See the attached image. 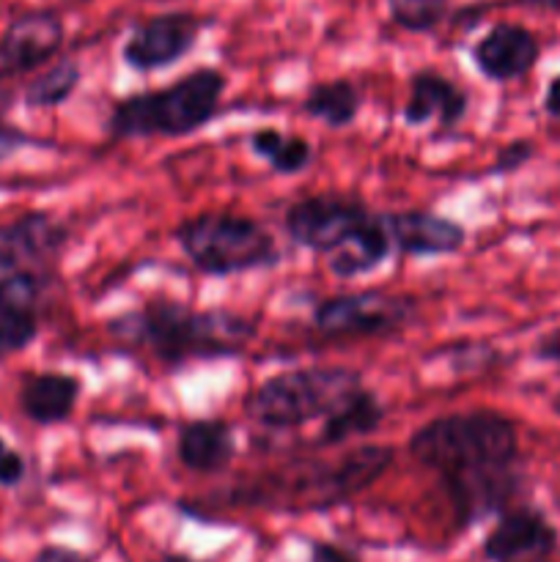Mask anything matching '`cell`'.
Masks as SVG:
<instances>
[{"instance_id":"obj_1","label":"cell","mask_w":560,"mask_h":562,"mask_svg":"<svg viewBox=\"0 0 560 562\" xmlns=\"http://www.w3.org/2000/svg\"><path fill=\"white\" fill-rule=\"evenodd\" d=\"M406 448L417 464L443 477L461 527L503 514L522 488L519 431L494 409L434 417Z\"/></svg>"},{"instance_id":"obj_2","label":"cell","mask_w":560,"mask_h":562,"mask_svg":"<svg viewBox=\"0 0 560 562\" xmlns=\"http://www.w3.org/2000/svg\"><path fill=\"white\" fill-rule=\"evenodd\" d=\"M104 333L115 344L148 351L168 371H181L190 362L242 355L256 338L258 324L225 307L195 311L184 302L154 300L113 316Z\"/></svg>"},{"instance_id":"obj_3","label":"cell","mask_w":560,"mask_h":562,"mask_svg":"<svg viewBox=\"0 0 560 562\" xmlns=\"http://www.w3.org/2000/svg\"><path fill=\"white\" fill-rule=\"evenodd\" d=\"M228 77L212 66H201L165 88L130 93L113 104L108 115L110 140L137 137H187L203 130L220 113Z\"/></svg>"},{"instance_id":"obj_4","label":"cell","mask_w":560,"mask_h":562,"mask_svg":"<svg viewBox=\"0 0 560 562\" xmlns=\"http://www.w3.org/2000/svg\"><path fill=\"white\" fill-rule=\"evenodd\" d=\"M362 384V373L355 368H291L275 373L245 395V415L267 431H296L333 415Z\"/></svg>"},{"instance_id":"obj_5","label":"cell","mask_w":560,"mask_h":562,"mask_svg":"<svg viewBox=\"0 0 560 562\" xmlns=\"http://www.w3.org/2000/svg\"><path fill=\"white\" fill-rule=\"evenodd\" d=\"M173 241L198 272L217 280L272 269L283 261L275 236L258 220L242 214H198L173 231Z\"/></svg>"},{"instance_id":"obj_6","label":"cell","mask_w":560,"mask_h":562,"mask_svg":"<svg viewBox=\"0 0 560 562\" xmlns=\"http://www.w3.org/2000/svg\"><path fill=\"white\" fill-rule=\"evenodd\" d=\"M393 448L388 445H366V448H355L338 461H311V464L296 467L294 472H283L278 481H264V488H253L242 503H247L256 494L278 488V492L267 494L258 505H294L302 510H327L333 505L346 503L349 497L360 494L371 483H377L384 475L390 464H393Z\"/></svg>"},{"instance_id":"obj_7","label":"cell","mask_w":560,"mask_h":562,"mask_svg":"<svg viewBox=\"0 0 560 562\" xmlns=\"http://www.w3.org/2000/svg\"><path fill=\"white\" fill-rule=\"evenodd\" d=\"M417 318V300L388 291L327 296L313 307V329L324 338H384Z\"/></svg>"},{"instance_id":"obj_8","label":"cell","mask_w":560,"mask_h":562,"mask_svg":"<svg viewBox=\"0 0 560 562\" xmlns=\"http://www.w3.org/2000/svg\"><path fill=\"white\" fill-rule=\"evenodd\" d=\"M371 217L373 212L360 198L311 195L285 209L283 231L296 247L327 258Z\"/></svg>"},{"instance_id":"obj_9","label":"cell","mask_w":560,"mask_h":562,"mask_svg":"<svg viewBox=\"0 0 560 562\" xmlns=\"http://www.w3.org/2000/svg\"><path fill=\"white\" fill-rule=\"evenodd\" d=\"M203 27H209V20L190 11L148 16L130 33L121 47V58L132 71L168 69L192 53Z\"/></svg>"},{"instance_id":"obj_10","label":"cell","mask_w":560,"mask_h":562,"mask_svg":"<svg viewBox=\"0 0 560 562\" xmlns=\"http://www.w3.org/2000/svg\"><path fill=\"white\" fill-rule=\"evenodd\" d=\"M558 549V530L530 505L505 508L483 541L489 562H547Z\"/></svg>"},{"instance_id":"obj_11","label":"cell","mask_w":560,"mask_h":562,"mask_svg":"<svg viewBox=\"0 0 560 562\" xmlns=\"http://www.w3.org/2000/svg\"><path fill=\"white\" fill-rule=\"evenodd\" d=\"M379 217L388 231L393 252L406 258L456 256L467 241L464 225L426 209L382 212Z\"/></svg>"},{"instance_id":"obj_12","label":"cell","mask_w":560,"mask_h":562,"mask_svg":"<svg viewBox=\"0 0 560 562\" xmlns=\"http://www.w3.org/2000/svg\"><path fill=\"white\" fill-rule=\"evenodd\" d=\"M541 58V42L536 33L516 22H500L489 27L472 47V64L486 80L514 82L533 71Z\"/></svg>"},{"instance_id":"obj_13","label":"cell","mask_w":560,"mask_h":562,"mask_svg":"<svg viewBox=\"0 0 560 562\" xmlns=\"http://www.w3.org/2000/svg\"><path fill=\"white\" fill-rule=\"evenodd\" d=\"M64 44V22L55 11H31L5 27L0 38V77L22 75L47 64Z\"/></svg>"},{"instance_id":"obj_14","label":"cell","mask_w":560,"mask_h":562,"mask_svg":"<svg viewBox=\"0 0 560 562\" xmlns=\"http://www.w3.org/2000/svg\"><path fill=\"white\" fill-rule=\"evenodd\" d=\"M470 113V93L456 80L437 69H421L410 80V97L404 104V124L417 126L437 124L443 132L459 130Z\"/></svg>"},{"instance_id":"obj_15","label":"cell","mask_w":560,"mask_h":562,"mask_svg":"<svg viewBox=\"0 0 560 562\" xmlns=\"http://www.w3.org/2000/svg\"><path fill=\"white\" fill-rule=\"evenodd\" d=\"M69 241V228L44 212L25 214L9 225H0V274L16 272L31 263H47Z\"/></svg>"},{"instance_id":"obj_16","label":"cell","mask_w":560,"mask_h":562,"mask_svg":"<svg viewBox=\"0 0 560 562\" xmlns=\"http://www.w3.org/2000/svg\"><path fill=\"white\" fill-rule=\"evenodd\" d=\"M176 456L192 475H217L228 470L236 456L234 428L220 417L184 423L176 437Z\"/></svg>"},{"instance_id":"obj_17","label":"cell","mask_w":560,"mask_h":562,"mask_svg":"<svg viewBox=\"0 0 560 562\" xmlns=\"http://www.w3.org/2000/svg\"><path fill=\"white\" fill-rule=\"evenodd\" d=\"M82 395L80 379L71 373H33L20 387V409L38 426H58L69 420Z\"/></svg>"},{"instance_id":"obj_18","label":"cell","mask_w":560,"mask_h":562,"mask_svg":"<svg viewBox=\"0 0 560 562\" xmlns=\"http://www.w3.org/2000/svg\"><path fill=\"white\" fill-rule=\"evenodd\" d=\"M393 256V245H390V236L384 231L382 217L373 214L362 228H357L338 250H333L327 256V267L335 278L340 280H355L362 274L377 272L379 267L388 263V258Z\"/></svg>"},{"instance_id":"obj_19","label":"cell","mask_w":560,"mask_h":562,"mask_svg":"<svg viewBox=\"0 0 560 562\" xmlns=\"http://www.w3.org/2000/svg\"><path fill=\"white\" fill-rule=\"evenodd\" d=\"M384 417H388V409L379 401V395L362 384L333 415L324 417V426L318 431L316 445H322V448H338V445L349 442V439L366 437V434H373L382 426Z\"/></svg>"},{"instance_id":"obj_20","label":"cell","mask_w":560,"mask_h":562,"mask_svg":"<svg viewBox=\"0 0 560 562\" xmlns=\"http://www.w3.org/2000/svg\"><path fill=\"white\" fill-rule=\"evenodd\" d=\"M302 115L313 121H322L329 130H346L357 121L362 110V91L349 77H335V80L313 82L300 104Z\"/></svg>"},{"instance_id":"obj_21","label":"cell","mask_w":560,"mask_h":562,"mask_svg":"<svg viewBox=\"0 0 560 562\" xmlns=\"http://www.w3.org/2000/svg\"><path fill=\"white\" fill-rule=\"evenodd\" d=\"M250 151L269 165L280 176H296L313 162V146L307 137L289 135L280 130H256L250 135Z\"/></svg>"},{"instance_id":"obj_22","label":"cell","mask_w":560,"mask_h":562,"mask_svg":"<svg viewBox=\"0 0 560 562\" xmlns=\"http://www.w3.org/2000/svg\"><path fill=\"white\" fill-rule=\"evenodd\" d=\"M80 80L82 69L77 60H55L49 69H44L42 75L25 88V104L38 110L60 108V104H66L75 97V91L80 88Z\"/></svg>"},{"instance_id":"obj_23","label":"cell","mask_w":560,"mask_h":562,"mask_svg":"<svg viewBox=\"0 0 560 562\" xmlns=\"http://www.w3.org/2000/svg\"><path fill=\"white\" fill-rule=\"evenodd\" d=\"M390 20L406 33H432L448 16L450 0H388Z\"/></svg>"},{"instance_id":"obj_24","label":"cell","mask_w":560,"mask_h":562,"mask_svg":"<svg viewBox=\"0 0 560 562\" xmlns=\"http://www.w3.org/2000/svg\"><path fill=\"white\" fill-rule=\"evenodd\" d=\"M44 280L36 272L27 269H16L0 278V305L11 307V311L36 313L38 300H42Z\"/></svg>"},{"instance_id":"obj_25","label":"cell","mask_w":560,"mask_h":562,"mask_svg":"<svg viewBox=\"0 0 560 562\" xmlns=\"http://www.w3.org/2000/svg\"><path fill=\"white\" fill-rule=\"evenodd\" d=\"M38 335V318L36 313L11 311V307L0 305V360L16 351L27 349Z\"/></svg>"},{"instance_id":"obj_26","label":"cell","mask_w":560,"mask_h":562,"mask_svg":"<svg viewBox=\"0 0 560 562\" xmlns=\"http://www.w3.org/2000/svg\"><path fill=\"white\" fill-rule=\"evenodd\" d=\"M533 157H536V143L527 140V137L505 143V146L497 151V157H494V162L486 168V176L516 173V170L525 168Z\"/></svg>"},{"instance_id":"obj_27","label":"cell","mask_w":560,"mask_h":562,"mask_svg":"<svg viewBox=\"0 0 560 562\" xmlns=\"http://www.w3.org/2000/svg\"><path fill=\"white\" fill-rule=\"evenodd\" d=\"M25 477V459L0 439V486L11 488Z\"/></svg>"},{"instance_id":"obj_28","label":"cell","mask_w":560,"mask_h":562,"mask_svg":"<svg viewBox=\"0 0 560 562\" xmlns=\"http://www.w3.org/2000/svg\"><path fill=\"white\" fill-rule=\"evenodd\" d=\"M307 562H360L355 552L344 547H335L329 541H311V558Z\"/></svg>"},{"instance_id":"obj_29","label":"cell","mask_w":560,"mask_h":562,"mask_svg":"<svg viewBox=\"0 0 560 562\" xmlns=\"http://www.w3.org/2000/svg\"><path fill=\"white\" fill-rule=\"evenodd\" d=\"M36 562H93V558L69 547H44L42 552L36 554Z\"/></svg>"},{"instance_id":"obj_30","label":"cell","mask_w":560,"mask_h":562,"mask_svg":"<svg viewBox=\"0 0 560 562\" xmlns=\"http://www.w3.org/2000/svg\"><path fill=\"white\" fill-rule=\"evenodd\" d=\"M533 355L541 362H560V327L544 335L536 344V351H533Z\"/></svg>"},{"instance_id":"obj_31","label":"cell","mask_w":560,"mask_h":562,"mask_svg":"<svg viewBox=\"0 0 560 562\" xmlns=\"http://www.w3.org/2000/svg\"><path fill=\"white\" fill-rule=\"evenodd\" d=\"M25 143H27V135H22L20 130H11V126L0 124V162L9 159L14 151H20Z\"/></svg>"},{"instance_id":"obj_32","label":"cell","mask_w":560,"mask_h":562,"mask_svg":"<svg viewBox=\"0 0 560 562\" xmlns=\"http://www.w3.org/2000/svg\"><path fill=\"white\" fill-rule=\"evenodd\" d=\"M541 108H544V113L549 115V119L560 121V75L549 80L547 91H544Z\"/></svg>"},{"instance_id":"obj_33","label":"cell","mask_w":560,"mask_h":562,"mask_svg":"<svg viewBox=\"0 0 560 562\" xmlns=\"http://www.w3.org/2000/svg\"><path fill=\"white\" fill-rule=\"evenodd\" d=\"M522 3L536 5V9H552V11H560V0H522Z\"/></svg>"},{"instance_id":"obj_34","label":"cell","mask_w":560,"mask_h":562,"mask_svg":"<svg viewBox=\"0 0 560 562\" xmlns=\"http://www.w3.org/2000/svg\"><path fill=\"white\" fill-rule=\"evenodd\" d=\"M154 562H198V560H192V558H187V554H176V552H165V554H159L157 560Z\"/></svg>"},{"instance_id":"obj_35","label":"cell","mask_w":560,"mask_h":562,"mask_svg":"<svg viewBox=\"0 0 560 562\" xmlns=\"http://www.w3.org/2000/svg\"><path fill=\"white\" fill-rule=\"evenodd\" d=\"M552 412L560 417V393L552 398Z\"/></svg>"}]
</instances>
